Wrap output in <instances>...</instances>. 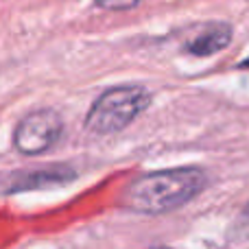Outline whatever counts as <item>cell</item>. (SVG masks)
<instances>
[{"mask_svg": "<svg viewBox=\"0 0 249 249\" xmlns=\"http://www.w3.org/2000/svg\"><path fill=\"white\" fill-rule=\"evenodd\" d=\"M243 219H245V221H247V223H249V203H247V208H245V212H243Z\"/></svg>", "mask_w": 249, "mask_h": 249, "instance_id": "7", "label": "cell"}, {"mask_svg": "<svg viewBox=\"0 0 249 249\" xmlns=\"http://www.w3.org/2000/svg\"><path fill=\"white\" fill-rule=\"evenodd\" d=\"M206 173L197 166L146 173L127 188L123 206L140 214H164L186 206L206 188Z\"/></svg>", "mask_w": 249, "mask_h": 249, "instance_id": "1", "label": "cell"}, {"mask_svg": "<svg viewBox=\"0 0 249 249\" xmlns=\"http://www.w3.org/2000/svg\"><path fill=\"white\" fill-rule=\"evenodd\" d=\"M230 39H232V29L228 24H212L203 33H199L195 39H190L186 51L190 55L208 57V55H214V53L223 51L230 44Z\"/></svg>", "mask_w": 249, "mask_h": 249, "instance_id": "4", "label": "cell"}, {"mask_svg": "<svg viewBox=\"0 0 249 249\" xmlns=\"http://www.w3.org/2000/svg\"><path fill=\"white\" fill-rule=\"evenodd\" d=\"M238 68H249V57L245 61H241V64H238Z\"/></svg>", "mask_w": 249, "mask_h": 249, "instance_id": "8", "label": "cell"}, {"mask_svg": "<svg viewBox=\"0 0 249 249\" xmlns=\"http://www.w3.org/2000/svg\"><path fill=\"white\" fill-rule=\"evenodd\" d=\"M74 173L66 166H55L51 171H37V173H26L22 177H13V184L7 188V193H16V190H31V188H46L53 184H66L72 179Z\"/></svg>", "mask_w": 249, "mask_h": 249, "instance_id": "5", "label": "cell"}, {"mask_svg": "<svg viewBox=\"0 0 249 249\" xmlns=\"http://www.w3.org/2000/svg\"><path fill=\"white\" fill-rule=\"evenodd\" d=\"M153 249H168V247H153Z\"/></svg>", "mask_w": 249, "mask_h": 249, "instance_id": "9", "label": "cell"}, {"mask_svg": "<svg viewBox=\"0 0 249 249\" xmlns=\"http://www.w3.org/2000/svg\"><path fill=\"white\" fill-rule=\"evenodd\" d=\"M151 105V92L142 86H118L105 90L92 103L83 127L94 136H109L129 127Z\"/></svg>", "mask_w": 249, "mask_h": 249, "instance_id": "2", "label": "cell"}, {"mask_svg": "<svg viewBox=\"0 0 249 249\" xmlns=\"http://www.w3.org/2000/svg\"><path fill=\"white\" fill-rule=\"evenodd\" d=\"M94 2L107 11H129V9L138 7L140 0H94Z\"/></svg>", "mask_w": 249, "mask_h": 249, "instance_id": "6", "label": "cell"}, {"mask_svg": "<svg viewBox=\"0 0 249 249\" xmlns=\"http://www.w3.org/2000/svg\"><path fill=\"white\" fill-rule=\"evenodd\" d=\"M64 118L55 109H35L26 114L13 131V144L22 155H42L59 142Z\"/></svg>", "mask_w": 249, "mask_h": 249, "instance_id": "3", "label": "cell"}]
</instances>
